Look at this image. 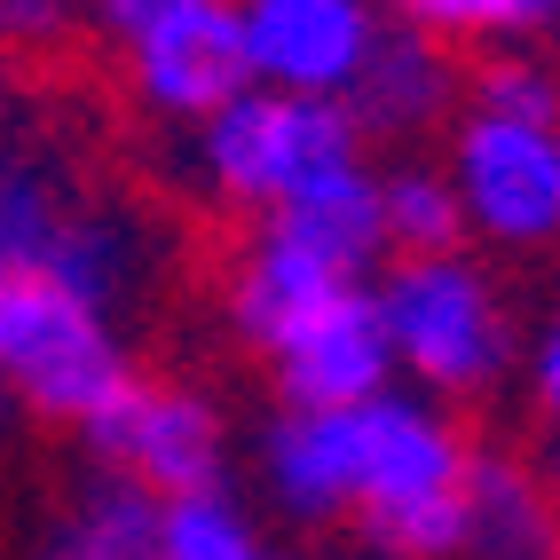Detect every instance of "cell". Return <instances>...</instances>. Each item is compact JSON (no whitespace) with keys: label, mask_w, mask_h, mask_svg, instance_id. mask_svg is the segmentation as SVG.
I'll list each match as a JSON object with an SVG mask.
<instances>
[{"label":"cell","mask_w":560,"mask_h":560,"mask_svg":"<svg viewBox=\"0 0 560 560\" xmlns=\"http://www.w3.org/2000/svg\"><path fill=\"white\" fill-rule=\"evenodd\" d=\"M474 442L458 410L387 387L348 410V521L380 560H458Z\"/></svg>","instance_id":"obj_1"},{"label":"cell","mask_w":560,"mask_h":560,"mask_svg":"<svg viewBox=\"0 0 560 560\" xmlns=\"http://www.w3.org/2000/svg\"><path fill=\"white\" fill-rule=\"evenodd\" d=\"M371 308H380L387 355H395V387L427 395L442 410L505 387V371L521 355V324H513L505 284L466 245L387 260V277L371 284Z\"/></svg>","instance_id":"obj_2"},{"label":"cell","mask_w":560,"mask_h":560,"mask_svg":"<svg viewBox=\"0 0 560 560\" xmlns=\"http://www.w3.org/2000/svg\"><path fill=\"white\" fill-rule=\"evenodd\" d=\"M135 380L127 331L95 292L63 284L56 269H0V395L48 427H88Z\"/></svg>","instance_id":"obj_3"},{"label":"cell","mask_w":560,"mask_h":560,"mask_svg":"<svg viewBox=\"0 0 560 560\" xmlns=\"http://www.w3.org/2000/svg\"><path fill=\"white\" fill-rule=\"evenodd\" d=\"M355 159H371V151L340 103H308V95H277V88L230 95L182 142L190 190H206L230 213H260V221L284 213L308 182H324L331 166H355Z\"/></svg>","instance_id":"obj_4"},{"label":"cell","mask_w":560,"mask_h":560,"mask_svg":"<svg viewBox=\"0 0 560 560\" xmlns=\"http://www.w3.org/2000/svg\"><path fill=\"white\" fill-rule=\"evenodd\" d=\"M442 174H451L466 237H481L505 260L560 253V119L458 110Z\"/></svg>","instance_id":"obj_5"},{"label":"cell","mask_w":560,"mask_h":560,"mask_svg":"<svg viewBox=\"0 0 560 560\" xmlns=\"http://www.w3.org/2000/svg\"><path fill=\"white\" fill-rule=\"evenodd\" d=\"M88 451L103 458V481H127L142 498H190V490H230V410L206 387L182 380H135L80 427Z\"/></svg>","instance_id":"obj_6"},{"label":"cell","mask_w":560,"mask_h":560,"mask_svg":"<svg viewBox=\"0 0 560 560\" xmlns=\"http://www.w3.org/2000/svg\"><path fill=\"white\" fill-rule=\"evenodd\" d=\"M230 9H237L253 88L308 95V103H340L371 40L387 32L380 0H230Z\"/></svg>","instance_id":"obj_7"},{"label":"cell","mask_w":560,"mask_h":560,"mask_svg":"<svg viewBox=\"0 0 560 560\" xmlns=\"http://www.w3.org/2000/svg\"><path fill=\"white\" fill-rule=\"evenodd\" d=\"M119 63H127L135 103L159 110V119H174V127H198L230 95L253 88L230 0H182L174 16H159V24L135 32V40L119 48Z\"/></svg>","instance_id":"obj_8"},{"label":"cell","mask_w":560,"mask_h":560,"mask_svg":"<svg viewBox=\"0 0 560 560\" xmlns=\"http://www.w3.org/2000/svg\"><path fill=\"white\" fill-rule=\"evenodd\" d=\"M269 371H277L284 410H355L371 395H387L395 387V355H387L380 308H371V284H348L324 316H308L269 355Z\"/></svg>","instance_id":"obj_9"},{"label":"cell","mask_w":560,"mask_h":560,"mask_svg":"<svg viewBox=\"0 0 560 560\" xmlns=\"http://www.w3.org/2000/svg\"><path fill=\"white\" fill-rule=\"evenodd\" d=\"M348 284H363V277L331 269V260H316L308 245H292L284 230L260 221V237L230 260V277H221V316H230V331L269 363L292 331H301L308 316H324Z\"/></svg>","instance_id":"obj_10"},{"label":"cell","mask_w":560,"mask_h":560,"mask_svg":"<svg viewBox=\"0 0 560 560\" xmlns=\"http://www.w3.org/2000/svg\"><path fill=\"white\" fill-rule=\"evenodd\" d=\"M458 95H466L458 56L434 48L427 32L387 24L380 40H371L355 88L340 95V110H348V127L363 142H419V135H434V127L458 119Z\"/></svg>","instance_id":"obj_11"},{"label":"cell","mask_w":560,"mask_h":560,"mask_svg":"<svg viewBox=\"0 0 560 560\" xmlns=\"http://www.w3.org/2000/svg\"><path fill=\"white\" fill-rule=\"evenodd\" d=\"M458 560H560V498L545 466L513 451H474Z\"/></svg>","instance_id":"obj_12"},{"label":"cell","mask_w":560,"mask_h":560,"mask_svg":"<svg viewBox=\"0 0 560 560\" xmlns=\"http://www.w3.org/2000/svg\"><path fill=\"white\" fill-rule=\"evenodd\" d=\"M253 466L284 521H348V410H277Z\"/></svg>","instance_id":"obj_13"},{"label":"cell","mask_w":560,"mask_h":560,"mask_svg":"<svg viewBox=\"0 0 560 560\" xmlns=\"http://www.w3.org/2000/svg\"><path fill=\"white\" fill-rule=\"evenodd\" d=\"M269 230H284L292 245H308L316 260H331V269L363 277L371 260L387 253V245H380V166H371V159L331 166V174L308 182L284 213H269Z\"/></svg>","instance_id":"obj_14"},{"label":"cell","mask_w":560,"mask_h":560,"mask_svg":"<svg viewBox=\"0 0 560 560\" xmlns=\"http://www.w3.org/2000/svg\"><path fill=\"white\" fill-rule=\"evenodd\" d=\"M151 560H277L245 498L230 490H190L151 505Z\"/></svg>","instance_id":"obj_15"},{"label":"cell","mask_w":560,"mask_h":560,"mask_svg":"<svg viewBox=\"0 0 560 560\" xmlns=\"http://www.w3.org/2000/svg\"><path fill=\"white\" fill-rule=\"evenodd\" d=\"M387 9L434 48H529L560 32V0H387Z\"/></svg>","instance_id":"obj_16"},{"label":"cell","mask_w":560,"mask_h":560,"mask_svg":"<svg viewBox=\"0 0 560 560\" xmlns=\"http://www.w3.org/2000/svg\"><path fill=\"white\" fill-rule=\"evenodd\" d=\"M380 245L402 253H458L466 245V221L451 198V174L427 166V159H395L380 166Z\"/></svg>","instance_id":"obj_17"},{"label":"cell","mask_w":560,"mask_h":560,"mask_svg":"<svg viewBox=\"0 0 560 560\" xmlns=\"http://www.w3.org/2000/svg\"><path fill=\"white\" fill-rule=\"evenodd\" d=\"M40 560H151V498L127 481H95L48 529Z\"/></svg>","instance_id":"obj_18"},{"label":"cell","mask_w":560,"mask_h":560,"mask_svg":"<svg viewBox=\"0 0 560 560\" xmlns=\"http://www.w3.org/2000/svg\"><path fill=\"white\" fill-rule=\"evenodd\" d=\"M466 110H498V119H560V71L529 48H498L474 63Z\"/></svg>","instance_id":"obj_19"},{"label":"cell","mask_w":560,"mask_h":560,"mask_svg":"<svg viewBox=\"0 0 560 560\" xmlns=\"http://www.w3.org/2000/svg\"><path fill=\"white\" fill-rule=\"evenodd\" d=\"M521 380H529V410L545 427V481L560 498V301L545 308V324L529 331V348H521Z\"/></svg>","instance_id":"obj_20"},{"label":"cell","mask_w":560,"mask_h":560,"mask_svg":"<svg viewBox=\"0 0 560 560\" xmlns=\"http://www.w3.org/2000/svg\"><path fill=\"white\" fill-rule=\"evenodd\" d=\"M80 24V0H0V56H56Z\"/></svg>","instance_id":"obj_21"},{"label":"cell","mask_w":560,"mask_h":560,"mask_svg":"<svg viewBox=\"0 0 560 560\" xmlns=\"http://www.w3.org/2000/svg\"><path fill=\"white\" fill-rule=\"evenodd\" d=\"M182 0H88V16H95V32L110 48H127L142 24H159V16H174Z\"/></svg>","instance_id":"obj_22"},{"label":"cell","mask_w":560,"mask_h":560,"mask_svg":"<svg viewBox=\"0 0 560 560\" xmlns=\"http://www.w3.org/2000/svg\"><path fill=\"white\" fill-rule=\"evenodd\" d=\"M0 127H9V63H0Z\"/></svg>","instance_id":"obj_23"}]
</instances>
